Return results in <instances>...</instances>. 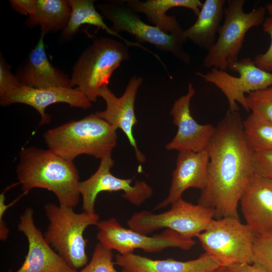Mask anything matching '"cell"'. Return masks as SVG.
<instances>
[{"label": "cell", "instance_id": "cell-24", "mask_svg": "<svg viewBox=\"0 0 272 272\" xmlns=\"http://www.w3.org/2000/svg\"><path fill=\"white\" fill-rule=\"evenodd\" d=\"M72 11L69 23L61 33L64 40L72 38L82 25L89 24L104 30L109 35L120 38L126 45L138 46L146 49L138 43L131 42L113 31L103 20V17L96 10L93 0H69Z\"/></svg>", "mask_w": 272, "mask_h": 272}, {"label": "cell", "instance_id": "cell-31", "mask_svg": "<svg viewBox=\"0 0 272 272\" xmlns=\"http://www.w3.org/2000/svg\"><path fill=\"white\" fill-rule=\"evenodd\" d=\"M253 165L255 173L272 180V151L255 152Z\"/></svg>", "mask_w": 272, "mask_h": 272}, {"label": "cell", "instance_id": "cell-4", "mask_svg": "<svg viewBox=\"0 0 272 272\" xmlns=\"http://www.w3.org/2000/svg\"><path fill=\"white\" fill-rule=\"evenodd\" d=\"M129 58L124 43L107 37L98 38L86 48L73 66L71 87H77L90 102H96L114 71Z\"/></svg>", "mask_w": 272, "mask_h": 272}, {"label": "cell", "instance_id": "cell-23", "mask_svg": "<svg viewBox=\"0 0 272 272\" xmlns=\"http://www.w3.org/2000/svg\"><path fill=\"white\" fill-rule=\"evenodd\" d=\"M69 0H35L33 13L29 16L25 23L29 28L39 26L41 35L49 32L63 31L71 16Z\"/></svg>", "mask_w": 272, "mask_h": 272}, {"label": "cell", "instance_id": "cell-33", "mask_svg": "<svg viewBox=\"0 0 272 272\" xmlns=\"http://www.w3.org/2000/svg\"><path fill=\"white\" fill-rule=\"evenodd\" d=\"M5 192H3L0 195V239L2 241H5L8 237L9 230L7 228L6 224L3 220L4 215L7 209L11 205L15 203L16 200L9 205H6Z\"/></svg>", "mask_w": 272, "mask_h": 272}, {"label": "cell", "instance_id": "cell-14", "mask_svg": "<svg viewBox=\"0 0 272 272\" xmlns=\"http://www.w3.org/2000/svg\"><path fill=\"white\" fill-rule=\"evenodd\" d=\"M143 81L142 78L132 76L120 97H116L108 86H103L100 89L99 96L105 101L106 108L95 113L116 130L120 129L124 132L134 149L137 160L140 163L145 162L146 157L138 149L133 134V128L138 122L134 111L135 101Z\"/></svg>", "mask_w": 272, "mask_h": 272}, {"label": "cell", "instance_id": "cell-3", "mask_svg": "<svg viewBox=\"0 0 272 272\" xmlns=\"http://www.w3.org/2000/svg\"><path fill=\"white\" fill-rule=\"evenodd\" d=\"M48 149L73 161L83 154L102 159L117 143L116 130L96 113L72 120L44 133Z\"/></svg>", "mask_w": 272, "mask_h": 272}, {"label": "cell", "instance_id": "cell-27", "mask_svg": "<svg viewBox=\"0 0 272 272\" xmlns=\"http://www.w3.org/2000/svg\"><path fill=\"white\" fill-rule=\"evenodd\" d=\"M112 250L100 243H97L94 248L90 261L79 272H118L114 265ZM121 272H128L122 269Z\"/></svg>", "mask_w": 272, "mask_h": 272}, {"label": "cell", "instance_id": "cell-8", "mask_svg": "<svg viewBox=\"0 0 272 272\" xmlns=\"http://www.w3.org/2000/svg\"><path fill=\"white\" fill-rule=\"evenodd\" d=\"M215 218L213 210L181 198L169 210L160 214L143 211L134 213L127 221L129 228L148 235L159 229L172 230L183 237L192 239L204 231Z\"/></svg>", "mask_w": 272, "mask_h": 272}, {"label": "cell", "instance_id": "cell-12", "mask_svg": "<svg viewBox=\"0 0 272 272\" xmlns=\"http://www.w3.org/2000/svg\"><path fill=\"white\" fill-rule=\"evenodd\" d=\"M114 165L111 153L100 159L97 171L87 179L80 181L79 191L82 196L83 211L95 213V203L98 194L102 191H122L123 198L135 206H140L153 193V188L144 181L116 177L110 172Z\"/></svg>", "mask_w": 272, "mask_h": 272}, {"label": "cell", "instance_id": "cell-25", "mask_svg": "<svg viewBox=\"0 0 272 272\" xmlns=\"http://www.w3.org/2000/svg\"><path fill=\"white\" fill-rule=\"evenodd\" d=\"M246 140L254 152L272 151V123L250 114L243 120Z\"/></svg>", "mask_w": 272, "mask_h": 272}, {"label": "cell", "instance_id": "cell-1", "mask_svg": "<svg viewBox=\"0 0 272 272\" xmlns=\"http://www.w3.org/2000/svg\"><path fill=\"white\" fill-rule=\"evenodd\" d=\"M206 149L209 156L208 180L198 203L213 210L216 219H239L240 198L255 173V152L245 138L239 111L227 110Z\"/></svg>", "mask_w": 272, "mask_h": 272}, {"label": "cell", "instance_id": "cell-29", "mask_svg": "<svg viewBox=\"0 0 272 272\" xmlns=\"http://www.w3.org/2000/svg\"><path fill=\"white\" fill-rule=\"evenodd\" d=\"M11 66L2 55L0 57V96L22 86L16 75L11 72Z\"/></svg>", "mask_w": 272, "mask_h": 272}, {"label": "cell", "instance_id": "cell-17", "mask_svg": "<svg viewBox=\"0 0 272 272\" xmlns=\"http://www.w3.org/2000/svg\"><path fill=\"white\" fill-rule=\"evenodd\" d=\"M209 163L206 149L198 152H179L168 195L154 210L164 208L182 198L183 192L187 189H203L208 180Z\"/></svg>", "mask_w": 272, "mask_h": 272}, {"label": "cell", "instance_id": "cell-2", "mask_svg": "<svg viewBox=\"0 0 272 272\" xmlns=\"http://www.w3.org/2000/svg\"><path fill=\"white\" fill-rule=\"evenodd\" d=\"M18 184L24 193L35 188L55 194L60 206L74 208L79 201L80 176L73 161L49 149L34 147L23 149L16 169Z\"/></svg>", "mask_w": 272, "mask_h": 272}, {"label": "cell", "instance_id": "cell-11", "mask_svg": "<svg viewBox=\"0 0 272 272\" xmlns=\"http://www.w3.org/2000/svg\"><path fill=\"white\" fill-rule=\"evenodd\" d=\"M228 69L238 73L239 76H232L226 71L216 68L206 74L197 72L196 74L221 90L228 101V110L239 111L238 103L249 111L245 94L271 86L272 73L258 67L250 57L230 61Z\"/></svg>", "mask_w": 272, "mask_h": 272}, {"label": "cell", "instance_id": "cell-18", "mask_svg": "<svg viewBox=\"0 0 272 272\" xmlns=\"http://www.w3.org/2000/svg\"><path fill=\"white\" fill-rule=\"evenodd\" d=\"M239 204L246 224L255 235L272 233V180L254 173Z\"/></svg>", "mask_w": 272, "mask_h": 272}, {"label": "cell", "instance_id": "cell-20", "mask_svg": "<svg viewBox=\"0 0 272 272\" xmlns=\"http://www.w3.org/2000/svg\"><path fill=\"white\" fill-rule=\"evenodd\" d=\"M115 257L114 264L128 272H209L219 267L206 252L188 261L155 260L133 253H117Z\"/></svg>", "mask_w": 272, "mask_h": 272}, {"label": "cell", "instance_id": "cell-32", "mask_svg": "<svg viewBox=\"0 0 272 272\" xmlns=\"http://www.w3.org/2000/svg\"><path fill=\"white\" fill-rule=\"evenodd\" d=\"M9 3L13 9L22 15H31L35 10V0H11Z\"/></svg>", "mask_w": 272, "mask_h": 272}, {"label": "cell", "instance_id": "cell-15", "mask_svg": "<svg viewBox=\"0 0 272 272\" xmlns=\"http://www.w3.org/2000/svg\"><path fill=\"white\" fill-rule=\"evenodd\" d=\"M18 230L27 239L28 251L16 272H77L47 242L35 225L31 208L26 209L20 217Z\"/></svg>", "mask_w": 272, "mask_h": 272}, {"label": "cell", "instance_id": "cell-9", "mask_svg": "<svg viewBox=\"0 0 272 272\" xmlns=\"http://www.w3.org/2000/svg\"><path fill=\"white\" fill-rule=\"evenodd\" d=\"M97 8L102 16L112 22L111 29L114 32H126L139 43H150L160 51L170 52L185 64L190 63V56L183 48L187 39L182 33H166L155 26L146 23L124 1H108L98 5Z\"/></svg>", "mask_w": 272, "mask_h": 272}, {"label": "cell", "instance_id": "cell-13", "mask_svg": "<svg viewBox=\"0 0 272 272\" xmlns=\"http://www.w3.org/2000/svg\"><path fill=\"white\" fill-rule=\"evenodd\" d=\"M195 89L189 82L186 94L175 101L170 110L173 123L177 126L176 133L165 147L166 150L198 152L207 148L216 127L212 124H201L193 118L190 102Z\"/></svg>", "mask_w": 272, "mask_h": 272}, {"label": "cell", "instance_id": "cell-26", "mask_svg": "<svg viewBox=\"0 0 272 272\" xmlns=\"http://www.w3.org/2000/svg\"><path fill=\"white\" fill-rule=\"evenodd\" d=\"M246 99L252 114L272 123V85L248 93Z\"/></svg>", "mask_w": 272, "mask_h": 272}, {"label": "cell", "instance_id": "cell-34", "mask_svg": "<svg viewBox=\"0 0 272 272\" xmlns=\"http://www.w3.org/2000/svg\"><path fill=\"white\" fill-rule=\"evenodd\" d=\"M227 268L229 272H270L255 263L237 264Z\"/></svg>", "mask_w": 272, "mask_h": 272}, {"label": "cell", "instance_id": "cell-5", "mask_svg": "<svg viewBox=\"0 0 272 272\" xmlns=\"http://www.w3.org/2000/svg\"><path fill=\"white\" fill-rule=\"evenodd\" d=\"M44 211L49 220L44 234L47 242L73 269L86 265L88 240L84 237V232L88 226L97 224L98 215L85 211L77 213L73 208L53 203L46 204Z\"/></svg>", "mask_w": 272, "mask_h": 272}, {"label": "cell", "instance_id": "cell-35", "mask_svg": "<svg viewBox=\"0 0 272 272\" xmlns=\"http://www.w3.org/2000/svg\"><path fill=\"white\" fill-rule=\"evenodd\" d=\"M209 272H229L227 267L219 266Z\"/></svg>", "mask_w": 272, "mask_h": 272}, {"label": "cell", "instance_id": "cell-19", "mask_svg": "<svg viewBox=\"0 0 272 272\" xmlns=\"http://www.w3.org/2000/svg\"><path fill=\"white\" fill-rule=\"evenodd\" d=\"M44 36L40 37L35 47L16 70V75L22 86L42 89L71 87V78L54 66L45 51Z\"/></svg>", "mask_w": 272, "mask_h": 272}, {"label": "cell", "instance_id": "cell-16", "mask_svg": "<svg viewBox=\"0 0 272 272\" xmlns=\"http://www.w3.org/2000/svg\"><path fill=\"white\" fill-rule=\"evenodd\" d=\"M64 103L72 107L87 109L92 103L77 88L52 87L36 89L22 86L0 96L3 106L14 103L29 105L35 109L41 117V124H48L50 116L45 109L55 103Z\"/></svg>", "mask_w": 272, "mask_h": 272}, {"label": "cell", "instance_id": "cell-30", "mask_svg": "<svg viewBox=\"0 0 272 272\" xmlns=\"http://www.w3.org/2000/svg\"><path fill=\"white\" fill-rule=\"evenodd\" d=\"M263 30L270 37V43L267 50L263 53L257 54L254 61L259 69L272 73V17L264 19L263 23Z\"/></svg>", "mask_w": 272, "mask_h": 272}, {"label": "cell", "instance_id": "cell-36", "mask_svg": "<svg viewBox=\"0 0 272 272\" xmlns=\"http://www.w3.org/2000/svg\"><path fill=\"white\" fill-rule=\"evenodd\" d=\"M266 11L267 12L269 15V17H272V4H269L267 5L265 7Z\"/></svg>", "mask_w": 272, "mask_h": 272}, {"label": "cell", "instance_id": "cell-6", "mask_svg": "<svg viewBox=\"0 0 272 272\" xmlns=\"http://www.w3.org/2000/svg\"><path fill=\"white\" fill-rule=\"evenodd\" d=\"M196 237L205 252L219 266L253 263L255 234L239 219L227 217L213 219Z\"/></svg>", "mask_w": 272, "mask_h": 272}, {"label": "cell", "instance_id": "cell-22", "mask_svg": "<svg viewBox=\"0 0 272 272\" xmlns=\"http://www.w3.org/2000/svg\"><path fill=\"white\" fill-rule=\"evenodd\" d=\"M226 3L225 0H206L196 21L190 27L183 30L182 36L200 48L210 50L216 43V33L223 19Z\"/></svg>", "mask_w": 272, "mask_h": 272}, {"label": "cell", "instance_id": "cell-28", "mask_svg": "<svg viewBox=\"0 0 272 272\" xmlns=\"http://www.w3.org/2000/svg\"><path fill=\"white\" fill-rule=\"evenodd\" d=\"M253 263L272 272V233L255 235Z\"/></svg>", "mask_w": 272, "mask_h": 272}, {"label": "cell", "instance_id": "cell-21", "mask_svg": "<svg viewBox=\"0 0 272 272\" xmlns=\"http://www.w3.org/2000/svg\"><path fill=\"white\" fill-rule=\"evenodd\" d=\"M134 12L145 14L149 21L165 33L179 34L183 30L174 16H168L170 9L182 7L190 9L197 16L202 3L199 0H139L124 1Z\"/></svg>", "mask_w": 272, "mask_h": 272}, {"label": "cell", "instance_id": "cell-10", "mask_svg": "<svg viewBox=\"0 0 272 272\" xmlns=\"http://www.w3.org/2000/svg\"><path fill=\"white\" fill-rule=\"evenodd\" d=\"M96 226L99 243L121 255L133 253L137 249L149 253L160 252L169 247L188 250L196 243L193 239L185 238L169 229L149 236L122 226L114 218L99 221Z\"/></svg>", "mask_w": 272, "mask_h": 272}, {"label": "cell", "instance_id": "cell-7", "mask_svg": "<svg viewBox=\"0 0 272 272\" xmlns=\"http://www.w3.org/2000/svg\"><path fill=\"white\" fill-rule=\"evenodd\" d=\"M245 0L227 1L224 20L218 31V38L203 61L205 67L226 71L229 62L238 60L246 32L263 23L266 11L265 7L245 13Z\"/></svg>", "mask_w": 272, "mask_h": 272}]
</instances>
